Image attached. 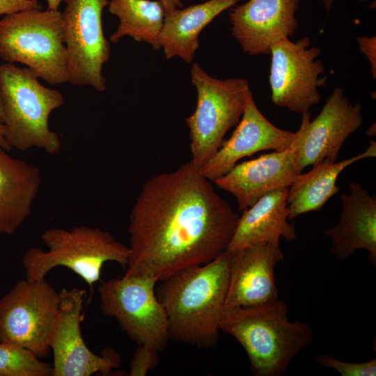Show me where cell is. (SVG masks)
<instances>
[{
	"instance_id": "cell-1",
	"label": "cell",
	"mask_w": 376,
	"mask_h": 376,
	"mask_svg": "<svg viewBox=\"0 0 376 376\" xmlns=\"http://www.w3.org/2000/svg\"><path fill=\"white\" fill-rule=\"evenodd\" d=\"M190 161L150 178L130 214L125 276L157 283L226 251L240 215Z\"/></svg>"
},
{
	"instance_id": "cell-2",
	"label": "cell",
	"mask_w": 376,
	"mask_h": 376,
	"mask_svg": "<svg viewBox=\"0 0 376 376\" xmlns=\"http://www.w3.org/2000/svg\"><path fill=\"white\" fill-rule=\"evenodd\" d=\"M230 253L163 280L156 295L166 315L169 338L209 349L218 342L228 288Z\"/></svg>"
},
{
	"instance_id": "cell-3",
	"label": "cell",
	"mask_w": 376,
	"mask_h": 376,
	"mask_svg": "<svg viewBox=\"0 0 376 376\" xmlns=\"http://www.w3.org/2000/svg\"><path fill=\"white\" fill-rule=\"evenodd\" d=\"M287 304L258 306H224L220 330L232 336L246 351L256 376H280L293 358L313 340L305 322L291 321Z\"/></svg>"
},
{
	"instance_id": "cell-4",
	"label": "cell",
	"mask_w": 376,
	"mask_h": 376,
	"mask_svg": "<svg viewBox=\"0 0 376 376\" xmlns=\"http://www.w3.org/2000/svg\"><path fill=\"white\" fill-rule=\"evenodd\" d=\"M29 68L14 63L0 65V94L6 139L11 148L25 151L32 148L55 155L61 149L59 135L49 126L51 113L61 107V91L47 88Z\"/></svg>"
},
{
	"instance_id": "cell-5",
	"label": "cell",
	"mask_w": 376,
	"mask_h": 376,
	"mask_svg": "<svg viewBox=\"0 0 376 376\" xmlns=\"http://www.w3.org/2000/svg\"><path fill=\"white\" fill-rule=\"evenodd\" d=\"M47 251L29 249L22 258L26 279L40 281L56 267H64L77 274L92 289L100 279L107 262L127 265L129 246L117 240L110 233L97 227L78 226L70 230L50 228L42 234Z\"/></svg>"
},
{
	"instance_id": "cell-6",
	"label": "cell",
	"mask_w": 376,
	"mask_h": 376,
	"mask_svg": "<svg viewBox=\"0 0 376 376\" xmlns=\"http://www.w3.org/2000/svg\"><path fill=\"white\" fill-rule=\"evenodd\" d=\"M0 58L19 63L51 85L68 82L62 13L25 10L0 20Z\"/></svg>"
},
{
	"instance_id": "cell-7",
	"label": "cell",
	"mask_w": 376,
	"mask_h": 376,
	"mask_svg": "<svg viewBox=\"0 0 376 376\" xmlns=\"http://www.w3.org/2000/svg\"><path fill=\"white\" fill-rule=\"evenodd\" d=\"M191 77L197 104L186 123L191 139L190 162L201 169L219 148L227 132L239 123L249 86L243 78L211 77L196 63L191 66Z\"/></svg>"
},
{
	"instance_id": "cell-8",
	"label": "cell",
	"mask_w": 376,
	"mask_h": 376,
	"mask_svg": "<svg viewBox=\"0 0 376 376\" xmlns=\"http://www.w3.org/2000/svg\"><path fill=\"white\" fill-rule=\"evenodd\" d=\"M58 302L59 292L45 279L17 281L0 300V343L47 357Z\"/></svg>"
},
{
	"instance_id": "cell-9",
	"label": "cell",
	"mask_w": 376,
	"mask_h": 376,
	"mask_svg": "<svg viewBox=\"0 0 376 376\" xmlns=\"http://www.w3.org/2000/svg\"><path fill=\"white\" fill-rule=\"evenodd\" d=\"M157 282L143 276H125L102 281L99 287L102 313L115 318L137 345L164 350L169 339L164 309L158 300Z\"/></svg>"
},
{
	"instance_id": "cell-10",
	"label": "cell",
	"mask_w": 376,
	"mask_h": 376,
	"mask_svg": "<svg viewBox=\"0 0 376 376\" xmlns=\"http://www.w3.org/2000/svg\"><path fill=\"white\" fill-rule=\"evenodd\" d=\"M63 42L68 61V82L106 90L102 67L110 58V45L102 29V14L109 0H63Z\"/></svg>"
},
{
	"instance_id": "cell-11",
	"label": "cell",
	"mask_w": 376,
	"mask_h": 376,
	"mask_svg": "<svg viewBox=\"0 0 376 376\" xmlns=\"http://www.w3.org/2000/svg\"><path fill=\"white\" fill-rule=\"evenodd\" d=\"M311 45L308 37L292 42L285 38L272 46L269 84L274 104L302 114L318 104L319 88L324 87L327 76L320 50Z\"/></svg>"
},
{
	"instance_id": "cell-12",
	"label": "cell",
	"mask_w": 376,
	"mask_h": 376,
	"mask_svg": "<svg viewBox=\"0 0 376 376\" xmlns=\"http://www.w3.org/2000/svg\"><path fill=\"white\" fill-rule=\"evenodd\" d=\"M84 288H63L59 292L57 318L49 347L53 353V376L111 375L120 362V354L107 347L101 354L88 349L81 332Z\"/></svg>"
},
{
	"instance_id": "cell-13",
	"label": "cell",
	"mask_w": 376,
	"mask_h": 376,
	"mask_svg": "<svg viewBox=\"0 0 376 376\" xmlns=\"http://www.w3.org/2000/svg\"><path fill=\"white\" fill-rule=\"evenodd\" d=\"M361 111L359 103L350 102L343 90L336 88L312 121L308 111L303 113L292 146L300 171L324 159L336 162L347 138L363 124Z\"/></svg>"
},
{
	"instance_id": "cell-14",
	"label": "cell",
	"mask_w": 376,
	"mask_h": 376,
	"mask_svg": "<svg viewBox=\"0 0 376 376\" xmlns=\"http://www.w3.org/2000/svg\"><path fill=\"white\" fill-rule=\"evenodd\" d=\"M230 253L225 306H258L279 299L274 269L284 258L280 240Z\"/></svg>"
},
{
	"instance_id": "cell-15",
	"label": "cell",
	"mask_w": 376,
	"mask_h": 376,
	"mask_svg": "<svg viewBox=\"0 0 376 376\" xmlns=\"http://www.w3.org/2000/svg\"><path fill=\"white\" fill-rule=\"evenodd\" d=\"M296 132L281 130L271 123L257 107L250 89L245 107L236 128L224 140L214 155L200 169V173L214 182L228 173L237 162L262 150L282 151L292 148Z\"/></svg>"
},
{
	"instance_id": "cell-16",
	"label": "cell",
	"mask_w": 376,
	"mask_h": 376,
	"mask_svg": "<svg viewBox=\"0 0 376 376\" xmlns=\"http://www.w3.org/2000/svg\"><path fill=\"white\" fill-rule=\"evenodd\" d=\"M300 0H248L230 8L232 33L245 53H270L272 45L288 38L298 27Z\"/></svg>"
},
{
	"instance_id": "cell-17",
	"label": "cell",
	"mask_w": 376,
	"mask_h": 376,
	"mask_svg": "<svg viewBox=\"0 0 376 376\" xmlns=\"http://www.w3.org/2000/svg\"><path fill=\"white\" fill-rule=\"evenodd\" d=\"M300 173L291 148L237 164L214 182L234 196L243 212L266 194L289 187Z\"/></svg>"
},
{
	"instance_id": "cell-18",
	"label": "cell",
	"mask_w": 376,
	"mask_h": 376,
	"mask_svg": "<svg viewBox=\"0 0 376 376\" xmlns=\"http://www.w3.org/2000/svg\"><path fill=\"white\" fill-rule=\"evenodd\" d=\"M350 193L340 196L343 210L338 223L324 234L332 240L330 249L336 258L345 260L358 249L369 252L376 264V198L357 182L350 183Z\"/></svg>"
},
{
	"instance_id": "cell-19",
	"label": "cell",
	"mask_w": 376,
	"mask_h": 376,
	"mask_svg": "<svg viewBox=\"0 0 376 376\" xmlns=\"http://www.w3.org/2000/svg\"><path fill=\"white\" fill-rule=\"evenodd\" d=\"M40 185L37 166L0 151V234H14L26 221Z\"/></svg>"
},
{
	"instance_id": "cell-20",
	"label": "cell",
	"mask_w": 376,
	"mask_h": 376,
	"mask_svg": "<svg viewBox=\"0 0 376 376\" xmlns=\"http://www.w3.org/2000/svg\"><path fill=\"white\" fill-rule=\"evenodd\" d=\"M288 187L269 192L242 212L226 251L235 252L281 237L295 240L296 230L288 219Z\"/></svg>"
},
{
	"instance_id": "cell-21",
	"label": "cell",
	"mask_w": 376,
	"mask_h": 376,
	"mask_svg": "<svg viewBox=\"0 0 376 376\" xmlns=\"http://www.w3.org/2000/svg\"><path fill=\"white\" fill-rule=\"evenodd\" d=\"M241 0H208L165 14L159 36L166 58L178 56L191 63L198 48L201 31L223 11Z\"/></svg>"
},
{
	"instance_id": "cell-22",
	"label": "cell",
	"mask_w": 376,
	"mask_h": 376,
	"mask_svg": "<svg viewBox=\"0 0 376 376\" xmlns=\"http://www.w3.org/2000/svg\"><path fill=\"white\" fill-rule=\"evenodd\" d=\"M370 143L368 148L361 154L340 162L324 159L313 165L310 171L300 173L288 187V219L320 210L331 196L338 194L340 188L336 182L346 167L364 158L375 157L376 143L373 140Z\"/></svg>"
},
{
	"instance_id": "cell-23",
	"label": "cell",
	"mask_w": 376,
	"mask_h": 376,
	"mask_svg": "<svg viewBox=\"0 0 376 376\" xmlns=\"http://www.w3.org/2000/svg\"><path fill=\"white\" fill-rule=\"evenodd\" d=\"M108 6L109 13L119 19L116 31L110 36L111 42L129 36L150 45L155 50L161 48L159 36L165 10L159 1L110 0Z\"/></svg>"
},
{
	"instance_id": "cell-24",
	"label": "cell",
	"mask_w": 376,
	"mask_h": 376,
	"mask_svg": "<svg viewBox=\"0 0 376 376\" xmlns=\"http://www.w3.org/2000/svg\"><path fill=\"white\" fill-rule=\"evenodd\" d=\"M52 366L31 351L0 343V376H49Z\"/></svg>"
},
{
	"instance_id": "cell-25",
	"label": "cell",
	"mask_w": 376,
	"mask_h": 376,
	"mask_svg": "<svg viewBox=\"0 0 376 376\" xmlns=\"http://www.w3.org/2000/svg\"><path fill=\"white\" fill-rule=\"evenodd\" d=\"M316 362L327 368L336 370L342 376H375L376 359L352 363L336 359L331 354H321L316 356Z\"/></svg>"
},
{
	"instance_id": "cell-26",
	"label": "cell",
	"mask_w": 376,
	"mask_h": 376,
	"mask_svg": "<svg viewBox=\"0 0 376 376\" xmlns=\"http://www.w3.org/2000/svg\"><path fill=\"white\" fill-rule=\"evenodd\" d=\"M158 352L148 346L138 345L130 370L131 376H145L158 364Z\"/></svg>"
},
{
	"instance_id": "cell-27",
	"label": "cell",
	"mask_w": 376,
	"mask_h": 376,
	"mask_svg": "<svg viewBox=\"0 0 376 376\" xmlns=\"http://www.w3.org/2000/svg\"><path fill=\"white\" fill-rule=\"evenodd\" d=\"M30 9H41L38 0H0V15Z\"/></svg>"
},
{
	"instance_id": "cell-28",
	"label": "cell",
	"mask_w": 376,
	"mask_h": 376,
	"mask_svg": "<svg viewBox=\"0 0 376 376\" xmlns=\"http://www.w3.org/2000/svg\"><path fill=\"white\" fill-rule=\"evenodd\" d=\"M359 49L364 54L370 65L373 78L376 77V37L361 36L357 37Z\"/></svg>"
},
{
	"instance_id": "cell-29",
	"label": "cell",
	"mask_w": 376,
	"mask_h": 376,
	"mask_svg": "<svg viewBox=\"0 0 376 376\" xmlns=\"http://www.w3.org/2000/svg\"><path fill=\"white\" fill-rule=\"evenodd\" d=\"M164 6L165 14L182 7L180 0H159Z\"/></svg>"
},
{
	"instance_id": "cell-30",
	"label": "cell",
	"mask_w": 376,
	"mask_h": 376,
	"mask_svg": "<svg viewBox=\"0 0 376 376\" xmlns=\"http://www.w3.org/2000/svg\"><path fill=\"white\" fill-rule=\"evenodd\" d=\"M11 149L6 139V130L3 124L0 123V151H8Z\"/></svg>"
},
{
	"instance_id": "cell-31",
	"label": "cell",
	"mask_w": 376,
	"mask_h": 376,
	"mask_svg": "<svg viewBox=\"0 0 376 376\" xmlns=\"http://www.w3.org/2000/svg\"><path fill=\"white\" fill-rule=\"evenodd\" d=\"M322 1L325 7L327 13H329V12L331 10L334 0H322Z\"/></svg>"
},
{
	"instance_id": "cell-32",
	"label": "cell",
	"mask_w": 376,
	"mask_h": 376,
	"mask_svg": "<svg viewBox=\"0 0 376 376\" xmlns=\"http://www.w3.org/2000/svg\"><path fill=\"white\" fill-rule=\"evenodd\" d=\"M3 122H4V113H3L2 101H1V94H0V123L3 124Z\"/></svg>"
},
{
	"instance_id": "cell-33",
	"label": "cell",
	"mask_w": 376,
	"mask_h": 376,
	"mask_svg": "<svg viewBox=\"0 0 376 376\" xmlns=\"http://www.w3.org/2000/svg\"><path fill=\"white\" fill-rule=\"evenodd\" d=\"M366 134L370 136H375V125L374 124V125H372L371 127H370L367 132H366Z\"/></svg>"
},
{
	"instance_id": "cell-34",
	"label": "cell",
	"mask_w": 376,
	"mask_h": 376,
	"mask_svg": "<svg viewBox=\"0 0 376 376\" xmlns=\"http://www.w3.org/2000/svg\"><path fill=\"white\" fill-rule=\"evenodd\" d=\"M361 1H366V0H361Z\"/></svg>"
}]
</instances>
